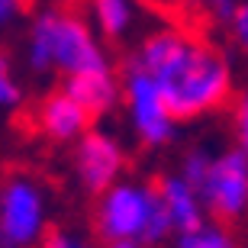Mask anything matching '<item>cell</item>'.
Wrapping results in <instances>:
<instances>
[{
	"mask_svg": "<svg viewBox=\"0 0 248 248\" xmlns=\"http://www.w3.org/2000/svg\"><path fill=\"white\" fill-rule=\"evenodd\" d=\"M210 165H213V161L203 155V152H190V158H187V165H184V181L193 187V190H200V184L206 181Z\"/></svg>",
	"mask_w": 248,
	"mask_h": 248,
	"instance_id": "obj_15",
	"label": "cell"
},
{
	"mask_svg": "<svg viewBox=\"0 0 248 248\" xmlns=\"http://www.w3.org/2000/svg\"><path fill=\"white\" fill-rule=\"evenodd\" d=\"M110 248H139V245H136V242H129V239H120V242H113Z\"/></svg>",
	"mask_w": 248,
	"mask_h": 248,
	"instance_id": "obj_21",
	"label": "cell"
},
{
	"mask_svg": "<svg viewBox=\"0 0 248 248\" xmlns=\"http://www.w3.org/2000/svg\"><path fill=\"white\" fill-rule=\"evenodd\" d=\"M0 103L3 107H13L19 103V84L13 78V68H10V58L0 52Z\"/></svg>",
	"mask_w": 248,
	"mask_h": 248,
	"instance_id": "obj_14",
	"label": "cell"
},
{
	"mask_svg": "<svg viewBox=\"0 0 248 248\" xmlns=\"http://www.w3.org/2000/svg\"><path fill=\"white\" fill-rule=\"evenodd\" d=\"M120 87L113 71H97V74H78V78H64V91L91 113V120L103 116L113 103L120 100Z\"/></svg>",
	"mask_w": 248,
	"mask_h": 248,
	"instance_id": "obj_9",
	"label": "cell"
},
{
	"mask_svg": "<svg viewBox=\"0 0 248 248\" xmlns=\"http://www.w3.org/2000/svg\"><path fill=\"white\" fill-rule=\"evenodd\" d=\"M181 248H235L229 232L219 226H197L190 232H181Z\"/></svg>",
	"mask_w": 248,
	"mask_h": 248,
	"instance_id": "obj_13",
	"label": "cell"
},
{
	"mask_svg": "<svg viewBox=\"0 0 248 248\" xmlns=\"http://www.w3.org/2000/svg\"><path fill=\"white\" fill-rule=\"evenodd\" d=\"M78 3H81V0H64V7H78Z\"/></svg>",
	"mask_w": 248,
	"mask_h": 248,
	"instance_id": "obj_22",
	"label": "cell"
},
{
	"mask_svg": "<svg viewBox=\"0 0 248 248\" xmlns=\"http://www.w3.org/2000/svg\"><path fill=\"white\" fill-rule=\"evenodd\" d=\"M132 62L158 84L174 120L213 113L232 97V71L226 55L206 36L184 26L152 32Z\"/></svg>",
	"mask_w": 248,
	"mask_h": 248,
	"instance_id": "obj_1",
	"label": "cell"
},
{
	"mask_svg": "<svg viewBox=\"0 0 248 248\" xmlns=\"http://www.w3.org/2000/svg\"><path fill=\"white\" fill-rule=\"evenodd\" d=\"M229 26H232V42H235L239 52L248 58V0L235 10V16L229 19Z\"/></svg>",
	"mask_w": 248,
	"mask_h": 248,
	"instance_id": "obj_16",
	"label": "cell"
},
{
	"mask_svg": "<svg viewBox=\"0 0 248 248\" xmlns=\"http://www.w3.org/2000/svg\"><path fill=\"white\" fill-rule=\"evenodd\" d=\"M120 84H123L129 110H132V123H136L139 136L145 139V142H152V145L168 142V139H171V123H174V116L168 113L158 84L152 81L132 58L123 64V81Z\"/></svg>",
	"mask_w": 248,
	"mask_h": 248,
	"instance_id": "obj_5",
	"label": "cell"
},
{
	"mask_svg": "<svg viewBox=\"0 0 248 248\" xmlns=\"http://www.w3.org/2000/svg\"><path fill=\"white\" fill-rule=\"evenodd\" d=\"M46 248H81L78 242H71L64 232H58V229H48V235H46Z\"/></svg>",
	"mask_w": 248,
	"mask_h": 248,
	"instance_id": "obj_19",
	"label": "cell"
},
{
	"mask_svg": "<svg viewBox=\"0 0 248 248\" xmlns=\"http://www.w3.org/2000/svg\"><path fill=\"white\" fill-rule=\"evenodd\" d=\"M42 197L29 177H7L0 184V245L23 248L39 235Z\"/></svg>",
	"mask_w": 248,
	"mask_h": 248,
	"instance_id": "obj_4",
	"label": "cell"
},
{
	"mask_svg": "<svg viewBox=\"0 0 248 248\" xmlns=\"http://www.w3.org/2000/svg\"><path fill=\"white\" fill-rule=\"evenodd\" d=\"M97 26L107 39H123L132 23V0H91Z\"/></svg>",
	"mask_w": 248,
	"mask_h": 248,
	"instance_id": "obj_11",
	"label": "cell"
},
{
	"mask_svg": "<svg viewBox=\"0 0 248 248\" xmlns=\"http://www.w3.org/2000/svg\"><path fill=\"white\" fill-rule=\"evenodd\" d=\"M46 23H48V36H52V64L58 71H64V78L110 71L107 55L100 52L87 23L74 13V7L46 13Z\"/></svg>",
	"mask_w": 248,
	"mask_h": 248,
	"instance_id": "obj_2",
	"label": "cell"
},
{
	"mask_svg": "<svg viewBox=\"0 0 248 248\" xmlns=\"http://www.w3.org/2000/svg\"><path fill=\"white\" fill-rule=\"evenodd\" d=\"M123 168V152L110 136L103 132H87L78 145V174L87 184V190L103 193L113 184V177Z\"/></svg>",
	"mask_w": 248,
	"mask_h": 248,
	"instance_id": "obj_7",
	"label": "cell"
},
{
	"mask_svg": "<svg viewBox=\"0 0 248 248\" xmlns=\"http://www.w3.org/2000/svg\"><path fill=\"white\" fill-rule=\"evenodd\" d=\"M152 190V206H148V222H145V232H142V239L145 242H158L171 229V213H168V203L161 197L158 187H148Z\"/></svg>",
	"mask_w": 248,
	"mask_h": 248,
	"instance_id": "obj_12",
	"label": "cell"
},
{
	"mask_svg": "<svg viewBox=\"0 0 248 248\" xmlns=\"http://www.w3.org/2000/svg\"><path fill=\"white\" fill-rule=\"evenodd\" d=\"M161 190L168 203V213H171V226H177L181 232H190L200 226V203H197V190H193L187 181H177V177H165L161 184H155Z\"/></svg>",
	"mask_w": 248,
	"mask_h": 248,
	"instance_id": "obj_10",
	"label": "cell"
},
{
	"mask_svg": "<svg viewBox=\"0 0 248 248\" xmlns=\"http://www.w3.org/2000/svg\"><path fill=\"white\" fill-rule=\"evenodd\" d=\"M242 3H245V0H203V7L210 10L216 19H222V23H229Z\"/></svg>",
	"mask_w": 248,
	"mask_h": 248,
	"instance_id": "obj_18",
	"label": "cell"
},
{
	"mask_svg": "<svg viewBox=\"0 0 248 248\" xmlns=\"http://www.w3.org/2000/svg\"><path fill=\"white\" fill-rule=\"evenodd\" d=\"M19 7V0H0V23L13 16V10Z\"/></svg>",
	"mask_w": 248,
	"mask_h": 248,
	"instance_id": "obj_20",
	"label": "cell"
},
{
	"mask_svg": "<svg viewBox=\"0 0 248 248\" xmlns=\"http://www.w3.org/2000/svg\"><path fill=\"white\" fill-rule=\"evenodd\" d=\"M148 206H152V190L123 184L113 187L97 206V232L100 239H132L142 235L148 222Z\"/></svg>",
	"mask_w": 248,
	"mask_h": 248,
	"instance_id": "obj_6",
	"label": "cell"
},
{
	"mask_svg": "<svg viewBox=\"0 0 248 248\" xmlns=\"http://www.w3.org/2000/svg\"><path fill=\"white\" fill-rule=\"evenodd\" d=\"M210 213L219 222L239 219L248 206V155L245 152H229L219 155L206 171V181L197 190Z\"/></svg>",
	"mask_w": 248,
	"mask_h": 248,
	"instance_id": "obj_3",
	"label": "cell"
},
{
	"mask_svg": "<svg viewBox=\"0 0 248 248\" xmlns=\"http://www.w3.org/2000/svg\"><path fill=\"white\" fill-rule=\"evenodd\" d=\"M19 3H32V0H19Z\"/></svg>",
	"mask_w": 248,
	"mask_h": 248,
	"instance_id": "obj_23",
	"label": "cell"
},
{
	"mask_svg": "<svg viewBox=\"0 0 248 248\" xmlns=\"http://www.w3.org/2000/svg\"><path fill=\"white\" fill-rule=\"evenodd\" d=\"M235 136H239L242 152L248 155V91L239 93V100H235Z\"/></svg>",
	"mask_w": 248,
	"mask_h": 248,
	"instance_id": "obj_17",
	"label": "cell"
},
{
	"mask_svg": "<svg viewBox=\"0 0 248 248\" xmlns=\"http://www.w3.org/2000/svg\"><path fill=\"white\" fill-rule=\"evenodd\" d=\"M36 126L42 136L55 139V142H68V139L81 136L91 126V113L74 100L68 91L46 93L36 107Z\"/></svg>",
	"mask_w": 248,
	"mask_h": 248,
	"instance_id": "obj_8",
	"label": "cell"
}]
</instances>
